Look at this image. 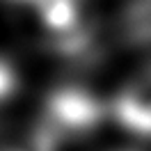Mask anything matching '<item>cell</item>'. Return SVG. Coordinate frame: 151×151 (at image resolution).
Here are the masks:
<instances>
[{
	"label": "cell",
	"instance_id": "cell-3",
	"mask_svg": "<svg viewBox=\"0 0 151 151\" xmlns=\"http://www.w3.org/2000/svg\"><path fill=\"white\" fill-rule=\"evenodd\" d=\"M57 137L55 133L48 128L46 124L37 126L35 131H30L28 135H23L14 142H7L2 144L0 151H55L57 147Z\"/></svg>",
	"mask_w": 151,
	"mask_h": 151
},
{
	"label": "cell",
	"instance_id": "cell-1",
	"mask_svg": "<svg viewBox=\"0 0 151 151\" xmlns=\"http://www.w3.org/2000/svg\"><path fill=\"white\" fill-rule=\"evenodd\" d=\"M103 114L101 103L92 99L85 92H57L50 103H48V114H46V126L55 133L57 137L64 133H85L99 124Z\"/></svg>",
	"mask_w": 151,
	"mask_h": 151
},
{
	"label": "cell",
	"instance_id": "cell-2",
	"mask_svg": "<svg viewBox=\"0 0 151 151\" xmlns=\"http://www.w3.org/2000/svg\"><path fill=\"white\" fill-rule=\"evenodd\" d=\"M114 117L133 133L151 135V69L137 76L114 101Z\"/></svg>",
	"mask_w": 151,
	"mask_h": 151
},
{
	"label": "cell",
	"instance_id": "cell-5",
	"mask_svg": "<svg viewBox=\"0 0 151 151\" xmlns=\"http://www.w3.org/2000/svg\"><path fill=\"white\" fill-rule=\"evenodd\" d=\"M19 2H32V0H19Z\"/></svg>",
	"mask_w": 151,
	"mask_h": 151
},
{
	"label": "cell",
	"instance_id": "cell-4",
	"mask_svg": "<svg viewBox=\"0 0 151 151\" xmlns=\"http://www.w3.org/2000/svg\"><path fill=\"white\" fill-rule=\"evenodd\" d=\"M16 85H19V78H16L14 66L5 60H0V101H7L16 92Z\"/></svg>",
	"mask_w": 151,
	"mask_h": 151
}]
</instances>
